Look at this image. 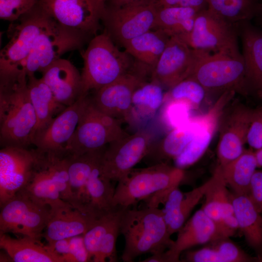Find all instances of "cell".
<instances>
[{
  "instance_id": "ba28073f",
  "label": "cell",
  "mask_w": 262,
  "mask_h": 262,
  "mask_svg": "<svg viewBox=\"0 0 262 262\" xmlns=\"http://www.w3.org/2000/svg\"><path fill=\"white\" fill-rule=\"evenodd\" d=\"M127 134L119 120L99 110L90 97L66 149L70 156L76 157L101 149Z\"/></svg>"
},
{
  "instance_id": "b9f144b4",
  "label": "cell",
  "mask_w": 262,
  "mask_h": 262,
  "mask_svg": "<svg viewBox=\"0 0 262 262\" xmlns=\"http://www.w3.org/2000/svg\"><path fill=\"white\" fill-rule=\"evenodd\" d=\"M120 217L112 225L104 237L94 262H104L107 260L111 262L117 261L116 243L120 233Z\"/></svg>"
},
{
  "instance_id": "3957f363",
  "label": "cell",
  "mask_w": 262,
  "mask_h": 262,
  "mask_svg": "<svg viewBox=\"0 0 262 262\" xmlns=\"http://www.w3.org/2000/svg\"><path fill=\"white\" fill-rule=\"evenodd\" d=\"M83 61L80 96H88L116 80L128 71L135 60L117 48L104 31L94 36L81 51Z\"/></svg>"
},
{
  "instance_id": "9c48e42d",
  "label": "cell",
  "mask_w": 262,
  "mask_h": 262,
  "mask_svg": "<svg viewBox=\"0 0 262 262\" xmlns=\"http://www.w3.org/2000/svg\"><path fill=\"white\" fill-rule=\"evenodd\" d=\"M238 34L237 24L224 20L207 8L198 12L191 31L179 37L194 49L242 57Z\"/></svg>"
},
{
  "instance_id": "e575fe53",
  "label": "cell",
  "mask_w": 262,
  "mask_h": 262,
  "mask_svg": "<svg viewBox=\"0 0 262 262\" xmlns=\"http://www.w3.org/2000/svg\"><path fill=\"white\" fill-rule=\"evenodd\" d=\"M207 8L229 22L250 21L262 13L260 0H206Z\"/></svg>"
},
{
  "instance_id": "f5cc1de1",
  "label": "cell",
  "mask_w": 262,
  "mask_h": 262,
  "mask_svg": "<svg viewBox=\"0 0 262 262\" xmlns=\"http://www.w3.org/2000/svg\"><path fill=\"white\" fill-rule=\"evenodd\" d=\"M258 94L260 97L262 98V90Z\"/></svg>"
},
{
  "instance_id": "bcb514c9",
  "label": "cell",
  "mask_w": 262,
  "mask_h": 262,
  "mask_svg": "<svg viewBox=\"0 0 262 262\" xmlns=\"http://www.w3.org/2000/svg\"><path fill=\"white\" fill-rule=\"evenodd\" d=\"M246 195L262 213V170H256L254 173Z\"/></svg>"
},
{
  "instance_id": "f907efd6",
  "label": "cell",
  "mask_w": 262,
  "mask_h": 262,
  "mask_svg": "<svg viewBox=\"0 0 262 262\" xmlns=\"http://www.w3.org/2000/svg\"><path fill=\"white\" fill-rule=\"evenodd\" d=\"M256 262H262V254L257 256L256 257Z\"/></svg>"
},
{
  "instance_id": "c3c4849f",
  "label": "cell",
  "mask_w": 262,
  "mask_h": 262,
  "mask_svg": "<svg viewBox=\"0 0 262 262\" xmlns=\"http://www.w3.org/2000/svg\"><path fill=\"white\" fill-rule=\"evenodd\" d=\"M258 168H262V148L254 151Z\"/></svg>"
},
{
  "instance_id": "ee69618b",
  "label": "cell",
  "mask_w": 262,
  "mask_h": 262,
  "mask_svg": "<svg viewBox=\"0 0 262 262\" xmlns=\"http://www.w3.org/2000/svg\"><path fill=\"white\" fill-rule=\"evenodd\" d=\"M246 143L255 150L262 148V106L253 110Z\"/></svg>"
},
{
  "instance_id": "83f0119b",
  "label": "cell",
  "mask_w": 262,
  "mask_h": 262,
  "mask_svg": "<svg viewBox=\"0 0 262 262\" xmlns=\"http://www.w3.org/2000/svg\"><path fill=\"white\" fill-rule=\"evenodd\" d=\"M230 197L239 230L257 256L262 255V213L246 195L232 193Z\"/></svg>"
},
{
  "instance_id": "f1b7e54d",
  "label": "cell",
  "mask_w": 262,
  "mask_h": 262,
  "mask_svg": "<svg viewBox=\"0 0 262 262\" xmlns=\"http://www.w3.org/2000/svg\"><path fill=\"white\" fill-rule=\"evenodd\" d=\"M0 246L15 262H63L48 246L27 236L14 238L0 234Z\"/></svg>"
},
{
  "instance_id": "60d3db41",
  "label": "cell",
  "mask_w": 262,
  "mask_h": 262,
  "mask_svg": "<svg viewBox=\"0 0 262 262\" xmlns=\"http://www.w3.org/2000/svg\"><path fill=\"white\" fill-rule=\"evenodd\" d=\"M162 119L170 130L188 121L192 117L194 107L188 102L180 100L164 99Z\"/></svg>"
},
{
  "instance_id": "681fc988",
  "label": "cell",
  "mask_w": 262,
  "mask_h": 262,
  "mask_svg": "<svg viewBox=\"0 0 262 262\" xmlns=\"http://www.w3.org/2000/svg\"><path fill=\"white\" fill-rule=\"evenodd\" d=\"M106 2H108L115 4H123L143 0H105Z\"/></svg>"
},
{
  "instance_id": "1f68e13d",
  "label": "cell",
  "mask_w": 262,
  "mask_h": 262,
  "mask_svg": "<svg viewBox=\"0 0 262 262\" xmlns=\"http://www.w3.org/2000/svg\"><path fill=\"white\" fill-rule=\"evenodd\" d=\"M221 167L225 181L233 193L247 195L252 177L258 168L253 149H245L237 158Z\"/></svg>"
},
{
  "instance_id": "4fadbf2b",
  "label": "cell",
  "mask_w": 262,
  "mask_h": 262,
  "mask_svg": "<svg viewBox=\"0 0 262 262\" xmlns=\"http://www.w3.org/2000/svg\"><path fill=\"white\" fill-rule=\"evenodd\" d=\"M150 76L148 69L135 60L128 71L95 91L91 97L92 102L97 108L108 115L118 120H130L133 93Z\"/></svg>"
},
{
  "instance_id": "ab89813d",
  "label": "cell",
  "mask_w": 262,
  "mask_h": 262,
  "mask_svg": "<svg viewBox=\"0 0 262 262\" xmlns=\"http://www.w3.org/2000/svg\"><path fill=\"white\" fill-rule=\"evenodd\" d=\"M206 92L199 83L187 78L169 89L164 99L185 101L195 108L202 101Z\"/></svg>"
},
{
  "instance_id": "44dd1931",
  "label": "cell",
  "mask_w": 262,
  "mask_h": 262,
  "mask_svg": "<svg viewBox=\"0 0 262 262\" xmlns=\"http://www.w3.org/2000/svg\"><path fill=\"white\" fill-rule=\"evenodd\" d=\"M98 218L62 200L50 207L43 236L49 244L59 240L83 235Z\"/></svg>"
},
{
  "instance_id": "603a6c76",
  "label": "cell",
  "mask_w": 262,
  "mask_h": 262,
  "mask_svg": "<svg viewBox=\"0 0 262 262\" xmlns=\"http://www.w3.org/2000/svg\"><path fill=\"white\" fill-rule=\"evenodd\" d=\"M41 73V79L60 104L67 107L80 98L81 74L69 61L61 58L52 63Z\"/></svg>"
},
{
  "instance_id": "4316f807",
  "label": "cell",
  "mask_w": 262,
  "mask_h": 262,
  "mask_svg": "<svg viewBox=\"0 0 262 262\" xmlns=\"http://www.w3.org/2000/svg\"><path fill=\"white\" fill-rule=\"evenodd\" d=\"M106 147L76 157L69 155L68 172L74 206L89 215L86 185L93 170L100 164Z\"/></svg>"
},
{
  "instance_id": "74e56055",
  "label": "cell",
  "mask_w": 262,
  "mask_h": 262,
  "mask_svg": "<svg viewBox=\"0 0 262 262\" xmlns=\"http://www.w3.org/2000/svg\"><path fill=\"white\" fill-rule=\"evenodd\" d=\"M212 180L211 177L202 185L190 191L183 193L179 196L173 211L165 220L171 236L177 232L188 219L194 209L204 198Z\"/></svg>"
},
{
  "instance_id": "52a82bcc",
  "label": "cell",
  "mask_w": 262,
  "mask_h": 262,
  "mask_svg": "<svg viewBox=\"0 0 262 262\" xmlns=\"http://www.w3.org/2000/svg\"><path fill=\"white\" fill-rule=\"evenodd\" d=\"M157 6L155 0H143L123 4L106 2L102 16L104 30L113 41L123 46L154 26Z\"/></svg>"
},
{
  "instance_id": "f35d334b",
  "label": "cell",
  "mask_w": 262,
  "mask_h": 262,
  "mask_svg": "<svg viewBox=\"0 0 262 262\" xmlns=\"http://www.w3.org/2000/svg\"><path fill=\"white\" fill-rule=\"evenodd\" d=\"M123 210L118 208L102 215L83 234L84 242L90 262H93L96 257L104 237L112 225L120 217Z\"/></svg>"
},
{
  "instance_id": "8992f818",
  "label": "cell",
  "mask_w": 262,
  "mask_h": 262,
  "mask_svg": "<svg viewBox=\"0 0 262 262\" xmlns=\"http://www.w3.org/2000/svg\"><path fill=\"white\" fill-rule=\"evenodd\" d=\"M52 19L37 3L11 22L7 30L9 41L0 53V77L24 71L36 38Z\"/></svg>"
},
{
  "instance_id": "4dcf8cb0",
  "label": "cell",
  "mask_w": 262,
  "mask_h": 262,
  "mask_svg": "<svg viewBox=\"0 0 262 262\" xmlns=\"http://www.w3.org/2000/svg\"><path fill=\"white\" fill-rule=\"evenodd\" d=\"M170 37L160 30L151 29L124 44L125 51L135 60L152 69L165 49Z\"/></svg>"
},
{
  "instance_id": "d6986e66",
  "label": "cell",
  "mask_w": 262,
  "mask_h": 262,
  "mask_svg": "<svg viewBox=\"0 0 262 262\" xmlns=\"http://www.w3.org/2000/svg\"><path fill=\"white\" fill-rule=\"evenodd\" d=\"M90 97H80L33 136V145L43 151H61L73 136Z\"/></svg>"
},
{
  "instance_id": "484cf974",
  "label": "cell",
  "mask_w": 262,
  "mask_h": 262,
  "mask_svg": "<svg viewBox=\"0 0 262 262\" xmlns=\"http://www.w3.org/2000/svg\"><path fill=\"white\" fill-rule=\"evenodd\" d=\"M199 127L198 116H192L184 124L170 130L158 142H153L143 159L149 166L168 163V161L174 160L183 150L194 137Z\"/></svg>"
},
{
  "instance_id": "cb8c5ba5",
  "label": "cell",
  "mask_w": 262,
  "mask_h": 262,
  "mask_svg": "<svg viewBox=\"0 0 262 262\" xmlns=\"http://www.w3.org/2000/svg\"><path fill=\"white\" fill-rule=\"evenodd\" d=\"M212 182L204 196L201 209L213 222L216 238L223 237L225 224L236 219L230 194L225 181L222 168L218 165L212 176Z\"/></svg>"
},
{
  "instance_id": "30bf717a",
  "label": "cell",
  "mask_w": 262,
  "mask_h": 262,
  "mask_svg": "<svg viewBox=\"0 0 262 262\" xmlns=\"http://www.w3.org/2000/svg\"><path fill=\"white\" fill-rule=\"evenodd\" d=\"M90 37L52 19L36 38L23 70L27 76L41 73L64 53L82 49Z\"/></svg>"
},
{
  "instance_id": "5b68a950",
  "label": "cell",
  "mask_w": 262,
  "mask_h": 262,
  "mask_svg": "<svg viewBox=\"0 0 262 262\" xmlns=\"http://www.w3.org/2000/svg\"><path fill=\"white\" fill-rule=\"evenodd\" d=\"M184 176V169L168 163L133 168L117 182L113 205L115 208L126 209L156 193L169 194L179 186Z\"/></svg>"
},
{
  "instance_id": "6da1fadb",
  "label": "cell",
  "mask_w": 262,
  "mask_h": 262,
  "mask_svg": "<svg viewBox=\"0 0 262 262\" xmlns=\"http://www.w3.org/2000/svg\"><path fill=\"white\" fill-rule=\"evenodd\" d=\"M24 71L0 77V145H33L37 124Z\"/></svg>"
},
{
  "instance_id": "8d00e7d4",
  "label": "cell",
  "mask_w": 262,
  "mask_h": 262,
  "mask_svg": "<svg viewBox=\"0 0 262 262\" xmlns=\"http://www.w3.org/2000/svg\"><path fill=\"white\" fill-rule=\"evenodd\" d=\"M164 95L163 87L155 82L147 81L141 84L132 96L131 118L134 116L142 118L153 116L162 107Z\"/></svg>"
},
{
  "instance_id": "d6a6232c",
  "label": "cell",
  "mask_w": 262,
  "mask_h": 262,
  "mask_svg": "<svg viewBox=\"0 0 262 262\" xmlns=\"http://www.w3.org/2000/svg\"><path fill=\"white\" fill-rule=\"evenodd\" d=\"M157 8L153 29L160 30L170 37H180L189 33L192 29L197 13L200 10L182 6Z\"/></svg>"
},
{
  "instance_id": "d4e9b609",
  "label": "cell",
  "mask_w": 262,
  "mask_h": 262,
  "mask_svg": "<svg viewBox=\"0 0 262 262\" xmlns=\"http://www.w3.org/2000/svg\"><path fill=\"white\" fill-rule=\"evenodd\" d=\"M242 44V55L245 66L248 92L262 90V31L249 21L237 23Z\"/></svg>"
},
{
  "instance_id": "7dc6e473",
  "label": "cell",
  "mask_w": 262,
  "mask_h": 262,
  "mask_svg": "<svg viewBox=\"0 0 262 262\" xmlns=\"http://www.w3.org/2000/svg\"><path fill=\"white\" fill-rule=\"evenodd\" d=\"M70 238L56 241L47 246L58 257L66 262V259L69 252Z\"/></svg>"
},
{
  "instance_id": "836d02e7",
  "label": "cell",
  "mask_w": 262,
  "mask_h": 262,
  "mask_svg": "<svg viewBox=\"0 0 262 262\" xmlns=\"http://www.w3.org/2000/svg\"><path fill=\"white\" fill-rule=\"evenodd\" d=\"M100 164L93 170L86 185L89 212L96 218L118 208L113 205L115 187L112 181L101 175Z\"/></svg>"
},
{
  "instance_id": "5bb4252c",
  "label": "cell",
  "mask_w": 262,
  "mask_h": 262,
  "mask_svg": "<svg viewBox=\"0 0 262 262\" xmlns=\"http://www.w3.org/2000/svg\"><path fill=\"white\" fill-rule=\"evenodd\" d=\"M0 207V234L10 232L40 241L50 206L40 204L18 192Z\"/></svg>"
},
{
  "instance_id": "2e32d148",
  "label": "cell",
  "mask_w": 262,
  "mask_h": 262,
  "mask_svg": "<svg viewBox=\"0 0 262 262\" xmlns=\"http://www.w3.org/2000/svg\"><path fill=\"white\" fill-rule=\"evenodd\" d=\"M207 52L191 48L178 36L171 37L152 71L150 80L170 89L189 78Z\"/></svg>"
},
{
  "instance_id": "277c9868",
  "label": "cell",
  "mask_w": 262,
  "mask_h": 262,
  "mask_svg": "<svg viewBox=\"0 0 262 262\" xmlns=\"http://www.w3.org/2000/svg\"><path fill=\"white\" fill-rule=\"evenodd\" d=\"M38 150V159L31 177L19 192L44 205L50 207L64 200L74 206L68 172L69 155L66 149L58 151Z\"/></svg>"
},
{
  "instance_id": "ffe728a7",
  "label": "cell",
  "mask_w": 262,
  "mask_h": 262,
  "mask_svg": "<svg viewBox=\"0 0 262 262\" xmlns=\"http://www.w3.org/2000/svg\"><path fill=\"white\" fill-rule=\"evenodd\" d=\"M236 92L228 89L224 91L213 106L204 115L198 116L199 128L192 140L174 159V165L184 169L198 161L209 146L218 128L221 115Z\"/></svg>"
},
{
  "instance_id": "8fae6325",
  "label": "cell",
  "mask_w": 262,
  "mask_h": 262,
  "mask_svg": "<svg viewBox=\"0 0 262 262\" xmlns=\"http://www.w3.org/2000/svg\"><path fill=\"white\" fill-rule=\"evenodd\" d=\"M188 78L199 83L207 91L234 89L244 94L248 93L243 57L207 52Z\"/></svg>"
},
{
  "instance_id": "7a4b0ae2",
  "label": "cell",
  "mask_w": 262,
  "mask_h": 262,
  "mask_svg": "<svg viewBox=\"0 0 262 262\" xmlns=\"http://www.w3.org/2000/svg\"><path fill=\"white\" fill-rule=\"evenodd\" d=\"M120 233L125 240L121 259L132 262L141 255L161 253L173 243L164 218L162 209L148 207L127 208L122 211Z\"/></svg>"
},
{
  "instance_id": "816d5d0a",
  "label": "cell",
  "mask_w": 262,
  "mask_h": 262,
  "mask_svg": "<svg viewBox=\"0 0 262 262\" xmlns=\"http://www.w3.org/2000/svg\"><path fill=\"white\" fill-rule=\"evenodd\" d=\"M258 17H259L260 18V21H261V24L262 25V13H261V14Z\"/></svg>"
},
{
  "instance_id": "7bdbcfd3",
  "label": "cell",
  "mask_w": 262,
  "mask_h": 262,
  "mask_svg": "<svg viewBox=\"0 0 262 262\" xmlns=\"http://www.w3.org/2000/svg\"><path fill=\"white\" fill-rule=\"evenodd\" d=\"M40 0H0V18L11 22L32 9Z\"/></svg>"
},
{
  "instance_id": "9a60e30c",
  "label": "cell",
  "mask_w": 262,
  "mask_h": 262,
  "mask_svg": "<svg viewBox=\"0 0 262 262\" xmlns=\"http://www.w3.org/2000/svg\"><path fill=\"white\" fill-rule=\"evenodd\" d=\"M38 3L59 24L90 36L97 34L106 6L105 0H40Z\"/></svg>"
},
{
  "instance_id": "e0dca14e",
  "label": "cell",
  "mask_w": 262,
  "mask_h": 262,
  "mask_svg": "<svg viewBox=\"0 0 262 262\" xmlns=\"http://www.w3.org/2000/svg\"><path fill=\"white\" fill-rule=\"evenodd\" d=\"M36 147H5L0 150V205L26 185L38 159Z\"/></svg>"
},
{
  "instance_id": "f546056e",
  "label": "cell",
  "mask_w": 262,
  "mask_h": 262,
  "mask_svg": "<svg viewBox=\"0 0 262 262\" xmlns=\"http://www.w3.org/2000/svg\"><path fill=\"white\" fill-rule=\"evenodd\" d=\"M27 79L29 94L37 118L34 135L66 107L57 101L50 89L41 78L38 79L33 75L27 76Z\"/></svg>"
},
{
  "instance_id": "ac0fdd59",
  "label": "cell",
  "mask_w": 262,
  "mask_h": 262,
  "mask_svg": "<svg viewBox=\"0 0 262 262\" xmlns=\"http://www.w3.org/2000/svg\"><path fill=\"white\" fill-rule=\"evenodd\" d=\"M226 107L220 117L217 155L223 167L240 156L245 149L253 109L234 102Z\"/></svg>"
},
{
  "instance_id": "7c38bea8",
  "label": "cell",
  "mask_w": 262,
  "mask_h": 262,
  "mask_svg": "<svg viewBox=\"0 0 262 262\" xmlns=\"http://www.w3.org/2000/svg\"><path fill=\"white\" fill-rule=\"evenodd\" d=\"M153 138L152 131L141 130L109 144L101 160L102 177L117 182L124 178L144 158Z\"/></svg>"
},
{
  "instance_id": "d590c367",
  "label": "cell",
  "mask_w": 262,
  "mask_h": 262,
  "mask_svg": "<svg viewBox=\"0 0 262 262\" xmlns=\"http://www.w3.org/2000/svg\"><path fill=\"white\" fill-rule=\"evenodd\" d=\"M209 243L197 251L200 262H256L255 257L247 254L230 238L217 239Z\"/></svg>"
},
{
  "instance_id": "f6af8a7d",
  "label": "cell",
  "mask_w": 262,
  "mask_h": 262,
  "mask_svg": "<svg viewBox=\"0 0 262 262\" xmlns=\"http://www.w3.org/2000/svg\"><path fill=\"white\" fill-rule=\"evenodd\" d=\"M90 262L89 254L83 239V235L70 238L69 252L66 262Z\"/></svg>"
},
{
  "instance_id": "7402d4cb",
  "label": "cell",
  "mask_w": 262,
  "mask_h": 262,
  "mask_svg": "<svg viewBox=\"0 0 262 262\" xmlns=\"http://www.w3.org/2000/svg\"><path fill=\"white\" fill-rule=\"evenodd\" d=\"M177 233L176 240L164 252L166 262H180L181 255L185 251L216 239L215 224L201 208L187 220Z\"/></svg>"
}]
</instances>
